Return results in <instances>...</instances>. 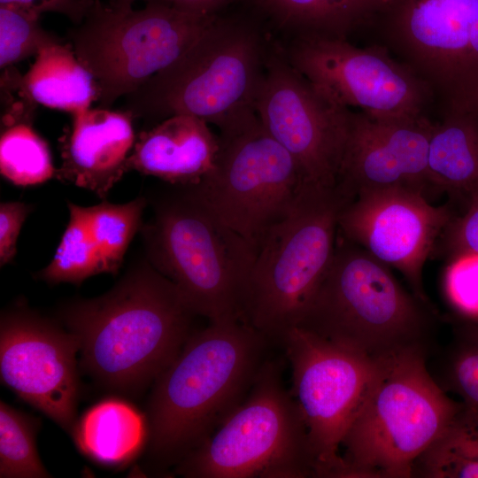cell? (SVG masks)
<instances>
[{"instance_id": "obj_22", "label": "cell", "mask_w": 478, "mask_h": 478, "mask_svg": "<svg viewBox=\"0 0 478 478\" xmlns=\"http://www.w3.org/2000/svg\"><path fill=\"white\" fill-rule=\"evenodd\" d=\"M21 87L32 102L73 114L89 109L98 97L94 77L79 61L71 44L63 42L38 52L21 78Z\"/></svg>"}, {"instance_id": "obj_29", "label": "cell", "mask_w": 478, "mask_h": 478, "mask_svg": "<svg viewBox=\"0 0 478 478\" xmlns=\"http://www.w3.org/2000/svg\"><path fill=\"white\" fill-rule=\"evenodd\" d=\"M443 289L460 321L478 325V254L451 257L443 274Z\"/></svg>"}, {"instance_id": "obj_4", "label": "cell", "mask_w": 478, "mask_h": 478, "mask_svg": "<svg viewBox=\"0 0 478 478\" xmlns=\"http://www.w3.org/2000/svg\"><path fill=\"white\" fill-rule=\"evenodd\" d=\"M430 312L402 288L387 265L343 237L297 327L379 360L428 347Z\"/></svg>"}, {"instance_id": "obj_32", "label": "cell", "mask_w": 478, "mask_h": 478, "mask_svg": "<svg viewBox=\"0 0 478 478\" xmlns=\"http://www.w3.org/2000/svg\"><path fill=\"white\" fill-rule=\"evenodd\" d=\"M32 205L18 201L0 204V266L11 263L17 253V241L21 227Z\"/></svg>"}, {"instance_id": "obj_6", "label": "cell", "mask_w": 478, "mask_h": 478, "mask_svg": "<svg viewBox=\"0 0 478 478\" xmlns=\"http://www.w3.org/2000/svg\"><path fill=\"white\" fill-rule=\"evenodd\" d=\"M335 185L305 181L289 213L267 233L252 264L243 320L268 339L298 326L335 254L342 210Z\"/></svg>"}, {"instance_id": "obj_12", "label": "cell", "mask_w": 478, "mask_h": 478, "mask_svg": "<svg viewBox=\"0 0 478 478\" xmlns=\"http://www.w3.org/2000/svg\"><path fill=\"white\" fill-rule=\"evenodd\" d=\"M306 428L315 477L345 478L341 446L378 361L293 327L280 339Z\"/></svg>"}, {"instance_id": "obj_23", "label": "cell", "mask_w": 478, "mask_h": 478, "mask_svg": "<svg viewBox=\"0 0 478 478\" xmlns=\"http://www.w3.org/2000/svg\"><path fill=\"white\" fill-rule=\"evenodd\" d=\"M384 0H256L277 23L300 35L349 39L362 34Z\"/></svg>"}, {"instance_id": "obj_10", "label": "cell", "mask_w": 478, "mask_h": 478, "mask_svg": "<svg viewBox=\"0 0 478 478\" xmlns=\"http://www.w3.org/2000/svg\"><path fill=\"white\" fill-rule=\"evenodd\" d=\"M362 35L428 86L438 112L478 110V0H384Z\"/></svg>"}, {"instance_id": "obj_28", "label": "cell", "mask_w": 478, "mask_h": 478, "mask_svg": "<svg viewBox=\"0 0 478 478\" xmlns=\"http://www.w3.org/2000/svg\"><path fill=\"white\" fill-rule=\"evenodd\" d=\"M446 366L448 387L464 408L478 415V325L463 323Z\"/></svg>"}, {"instance_id": "obj_34", "label": "cell", "mask_w": 478, "mask_h": 478, "mask_svg": "<svg viewBox=\"0 0 478 478\" xmlns=\"http://www.w3.org/2000/svg\"><path fill=\"white\" fill-rule=\"evenodd\" d=\"M96 0H0V6L16 8L40 18L44 12H56L81 24Z\"/></svg>"}, {"instance_id": "obj_26", "label": "cell", "mask_w": 478, "mask_h": 478, "mask_svg": "<svg viewBox=\"0 0 478 478\" xmlns=\"http://www.w3.org/2000/svg\"><path fill=\"white\" fill-rule=\"evenodd\" d=\"M46 142L31 124L4 128L0 139L1 174L17 186L42 184L56 175Z\"/></svg>"}, {"instance_id": "obj_2", "label": "cell", "mask_w": 478, "mask_h": 478, "mask_svg": "<svg viewBox=\"0 0 478 478\" xmlns=\"http://www.w3.org/2000/svg\"><path fill=\"white\" fill-rule=\"evenodd\" d=\"M267 340L243 320L210 322L191 333L153 382L148 443L157 464L176 466L239 406L264 362Z\"/></svg>"}, {"instance_id": "obj_21", "label": "cell", "mask_w": 478, "mask_h": 478, "mask_svg": "<svg viewBox=\"0 0 478 478\" xmlns=\"http://www.w3.org/2000/svg\"><path fill=\"white\" fill-rule=\"evenodd\" d=\"M71 435L83 455L103 466L119 467L141 452L149 438V425L130 403L112 397L86 411Z\"/></svg>"}, {"instance_id": "obj_35", "label": "cell", "mask_w": 478, "mask_h": 478, "mask_svg": "<svg viewBox=\"0 0 478 478\" xmlns=\"http://www.w3.org/2000/svg\"><path fill=\"white\" fill-rule=\"evenodd\" d=\"M175 8L202 16H215V12L231 0H164Z\"/></svg>"}, {"instance_id": "obj_14", "label": "cell", "mask_w": 478, "mask_h": 478, "mask_svg": "<svg viewBox=\"0 0 478 478\" xmlns=\"http://www.w3.org/2000/svg\"><path fill=\"white\" fill-rule=\"evenodd\" d=\"M253 107L307 181L336 185L351 109L327 97L280 50L266 55Z\"/></svg>"}, {"instance_id": "obj_19", "label": "cell", "mask_w": 478, "mask_h": 478, "mask_svg": "<svg viewBox=\"0 0 478 478\" xmlns=\"http://www.w3.org/2000/svg\"><path fill=\"white\" fill-rule=\"evenodd\" d=\"M219 137L204 120L178 114L142 132L127 159V172L135 170L173 187L201 182L213 169Z\"/></svg>"}, {"instance_id": "obj_25", "label": "cell", "mask_w": 478, "mask_h": 478, "mask_svg": "<svg viewBox=\"0 0 478 478\" xmlns=\"http://www.w3.org/2000/svg\"><path fill=\"white\" fill-rule=\"evenodd\" d=\"M41 420L0 403V477L48 478L52 475L41 461L36 435Z\"/></svg>"}, {"instance_id": "obj_18", "label": "cell", "mask_w": 478, "mask_h": 478, "mask_svg": "<svg viewBox=\"0 0 478 478\" xmlns=\"http://www.w3.org/2000/svg\"><path fill=\"white\" fill-rule=\"evenodd\" d=\"M73 115L60 140L62 165L55 176L104 199L127 172L135 143L133 117L101 106Z\"/></svg>"}, {"instance_id": "obj_20", "label": "cell", "mask_w": 478, "mask_h": 478, "mask_svg": "<svg viewBox=\"0 0 478 478\" xmlns=\"http://www.w3.org/2000/svg\"><path fill=\"white\" fill-rule=\"evenodd\" d=\"M438 114L428 143L431 186L469 204L478 195V110Z\"/></svg>"}, {"instance_id": "obj_31", "label": "cell", "mask_w": 478, "mask_h": 478, "mask_svg": "<svg viewBox=\"0 0 478 478\" xmlns=\"http://www.w3.org/2000/svg\"><path fill=\"white\" fill-rule=\"evenodd\" d=\"M440 237L450 258L478 254V195L470 201L462 216L453 218Z\"/></svg>"}, {"instance_id": "obj_24", "label": "cell", "mask_w": 478, "mask_h": 478, "mask_svg": "<svg viewBox=\"0 0 478 478\" xmlns=\"http://www.w3.org/2000/svg\"><path fill=\"white\" fill-rule=\"evenodd\" d=\"M69 220L50 263L38 277L48 283L80 285L107 273L103 240L93 227L89 207L67 202Z\"/></svg>"}, {"instance_id": "obj_11", "label": "cell", "mask_w": 478, "mask_h": 478, "mask_svg": "<svg viewBox=\"0 0 478 478\" xmlns=\"http://www.w3.org/2000/svg\"><path fill=\"white\" fill-rule=\"evenodd\" d=\"M215 19L181 11L164 0H149L140 10L96 0L67 36L96 81L100 106L109 108L173 63Z\"/></svg>"}, {"instance_id": "obj_7", "label": "cell", "mask_w": 478, "mask_h": 478, "mask_svg": "<svg viewBox=\"0 0 478 478\" xmlns=\"http://www.w3.org/2000/svg\"><path fill=\"white\" fill-rule=\"evenodd\" d=\"M266 54L251 26L215 19L173 63L126 96L133 118L197 117L218 127L253 107Z\"/></svg>"}, {"instance_id": "obj_9", "label": "cell", "mask_w": 478, "mask_h": 478, "mask_svg": "<svg viewBox=\"0 0 478 478\" xmlns=\"http://www.w3.org/2000/svg\"><path fill=\"white\" fill-rule=\"evenodd\" d=\"M219 129L212 171L187 188L258 251L268 231L289 213L307 181L254 107L240 111Z\"/></svg>"}, {"instance_id": "obj_17", "label": "cell", "mask_w": 478, "mask_h": 478, "mask_svg": "<svg viewBox=\"0 0 478 478\" xmlns=\"http://www.w3.org/2000/svg\"><path fill=\"white\" fill-rule=\"evenodd\" d=\"M430 116L378 119L351 109L336 186L352 199L363 190L406 188L425 194Z\"/></svg>"}, {"instance_id": "obj_33", "label": "cell", "mask_w": 478, "mask_h": 478, "mask_svg": "<svg viewBox=\"0 0 478 478\" xmlns=\"http://www.w3.org/2000/svg\"><path fill=\"white\" fill-rule=\"evenodd\" d=\"M436 443L478 460V415L463 407L447 432Z\"/></svg>"}, {"instance_id": "obj_36", "label": "cell", "mask_w": 478, "mask_h": 478, "mask_svg": "<svg viewBox=\"0 0 478 478\" xmlns=\"http://www.w3.org/2000/svg\"><path fill=\"white\" fill-rule=\"evenodd\" d=\"M136 0H112L111 2L120 8H129Z\"/></svg>"}, {"instance_id": "obj_3", "label": "cell", "mask_w": 478, "mask_h": 478, "mask_svg": "<svg viewBox=\"0 0 478 478\" xmlns=\"http://www.w3.org/2000/svg\"><path fill=\"white\" fill-rule=\"evenodd\" d=\"M426 346L379 359L343 437L345 478H409L463 408L431 375Z\"/></svg>"}, {"instance_id": "obj_15", "label": "cell", "mask_w": 478, "mask_h": 478, "mask_svg": "<svg viewBox=\"0 0 478 478\" xmlns=\"http://www.w3.org/2000/svg\"><path fill=\"white\" fill-rule=\"evenodd\" d=\"M80 340L25 307L2 312L1 382L72 434L80 397Z\"/></svg>"}, {"instance_id": "obj_5", "label": "cell", "mask_w": 478, "mask_h": 478, "mask_svg": "<svg viewBox=\"0 0 478 478\" xmlns=\"http://www.w3.org/2000/svg\"><path fill=\"white\" fill-rule=\"evenodd\" d=\"M174 188L157 203L153 220L143 228L148 261L197 315L210 322L243 320L257 251L191 189Z\"/></svg>"}, {"instance_id": "obj_13", "label": "cell", "mask_w": 478, "mask_h": 478, "mask_svg": "<svg viewBox=\"0 0 478 478\" xmlns=\"http://www.w3.org/2000/svg\"><path fill=\"white\" fill-rule=\"evenodd\" d=\"M289 63L336 104L378 119L430 116L436 112L428 86L385 49L358 47L349 39L296 36Z\"/></svg>"}, {"instance_id": "obj_8", "label": "cell", "mask_w": 478, "mask_h": 478, "mask_svg": "<svg viewBox=\"0 0 478 478\" xmlns=\"http://www.w3.org/2000/svg\"><path fill=\"white\" fill-rule=\"evenodd\" d=\"M175 467L188 478L315 477L306 428L279 361L262 363L245 399Z\"/></svg>"}, {"instance_id": "obj_30", "label": "cell", "mask_w": 478, "mask_h": 478, "mask_svg": "<svg viewBox=\"0 0 478 478\" xmlns=\"http://www.w3.org/2000/svg\"><path fill=\"white\" fill-rule=\"evenodd\" d=\"M417 474L431 478H478V460L435 443L417 460Z\"/></svg>"}, {"instance_id": "obj_16", "label": "cell", "mask_w": 478, "mask_h": 478, "mask_svg": "<svg viewBox=\"0 0 478 478\" xmlns=\"http://www.w3.org/2000/svg\"><path fill=\"white\" fill-rule=\"evenodd\" d=\"M454 217L449 205H432L418 190L398 187L369 189L358 193L343 207L338 230L344 238L398 270L412 293L430 306L423 286V268Z\"/></svg>"}, {"instance_id": "obj_1", "label": "cell", "mask_w": 478, "mask_h": 478, "mask_svg": "<svg viewBox=\"0 0 478 478\" xmlns=\"http://www.w3.org/2000/svg\"><path fill=\"white\" fill-rule=\"evenodd\" d=\"M197 315L176 286L149 261L111 290L60 311L80 340V366L103 389L137 396L165 370L191 335Z\"/></svg>"}, {"instance_id": "obj_27", "label": "cell", "mask_w": 478, "mask_h": 478, "mask_svg": "<svg viewBox=\"0 0 478 478\" xmlns=\"http://www.w3.org/2000/svg\"><path fill=\"white\" fill-rule=\"evenodd\" d=\"M39 17L27 12L0 6V66L6 68L30 56H36L44 47L63 42L58 35L44 30Z\"/></svg>"}]
</instances>
